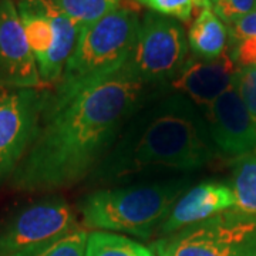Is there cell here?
<instances>
[{
	"mask_svg": "<svg viewBox=\"0 0 256 256\" xmlns=\"http://www.w3.org/2000/svg\"><path fill=\"white\" fill-rule=\"evenodd\" d=\"M212 9L224 22L232 24L256 9V0H210Z\"/></svg>",
	"mask_w": 256,
	"mask_h": 256,
	"instance_id": "cell-21",
	"label": "cell"
},
{
	"mask_svg": "<svg viewBox=\"0 0 256 256\" xmlns=\"http://www.w3.org/2000/svg\"><path fill=\"white\" fill-rule=\"evenodd\" d=\"M46 88L13 0H0V90Z\"/></svg>",
	"mask_w": 256,
	"mask_h": 256,
	"instance_id": "cell-10",
	"label": "cell"
},
{
	"mask_svg": "<svg viewBox=\"0 0 256 256\" xmlns=\"http://www.w3.org/2000/svg\"><path fill=\"white\" fill-rule=\"evenodd\" d=\"M214 158L201 108L180 92H151L127 121L92 174L96 184L118 182L158 171H194Z\"/></svg>",
	"mask_w": 256,
	"mask_h": 256,
	"instance_id": "cell-2",
	"label": "cell"
},
{
	"mask_svg": "<svg viewBox=\"0 0 256 256\" xmlns=\"http://www.w3.org/2000/svg\"><path fill=\"white\" fill-rule=\"evenodd\" d=\"M84 256H156L142 244L107 230H92L87 236Z\"/></svg>",
	"mask_w": 256,
	"mask_h": 256,
	"instance_id": "cell-16",
	"label": "cell"
},
{
	"mask_svg": "<svg viewBox=\"0 0 256 256\" xmlns=\"http://www.w3.org/2000/svg\"><path fill=\"white\" fill-rule=\"evenodd\" d=\"M16 6L42 82L46 87H54L82 28L48 0H18Z\"/></svg>",
	"mask_w": 256,
	"mask_h": 256,
	"instance_id": "cell-7",
	"label": "cell"
},
{
	"mask_svg": "<svg viewBox=\"0 0 256 256\" xmlns=\"http://www.w3.org/2000/svg\"><path fill=\"white\" fill-rule=\"evenodd\" d=\"M152 92L122 67L68 100L47 97L37 136L12 175V186L53 192L90 178Z\"/></svg>",
	"mask_w": 256,
	"mask_h": 256,
	"instance_id": "cell-1",
	"label": "cell"
},
{
	"mask_svg": "<svg viewBox=\"0 0 256 256\" xmlns=\"http://www.w3.org/2000/svg\"><path fill=\"white\" fill-rule=\"evenodd\" d=\"M230 57L240 67L256 66V37H249L235 43V48Z\"/></svg>",
	"mask_w": 256,
	"mask_h": 256,
	"instance_id": "cell-23",
	"label": "cell"
},
{
	"mask_svg": "<svg viewBox=\"0 0 256 256\" xmlns=\"http://www.w3.org/2000/svg\"><path fill=\"white\" fill-rule=\"evenodd\" d=\"M196 4H198V8H212V2L210 0H196Z\"/></svg>",
	"mask_w": 256,
	"mask_h": 256,
	"instance_id": "cell-24",
	"label": "cell"
},
{
	"mask_svg": "<svg viewBox=\"0 0 256 256\" xmlns=\"http://www.w3.org/2000/svg\"><path fill=\"white\" fill-rule=\"evenodd\" d=\"M188 38L174 18L146 13L138 28L137 40L126 70L148 87L168 84L188 60Z\"/></svg>",
	"mask_w": 256,
	"mask_h": 256,
	"instance_id": "cell-6",
	"label": "cell"
},
{
	"mask_svg": "<svg viewBox=\"0 0 256 256\" xmlns=\"http://www.w3.org/2000/svg\"><path fill=\"white\" fill-rule=\"evenodd\" d=\"M202 112L212 144L222 154L238 158L254 152L256 124L234 87Z\"/></svg>",
	"mask_w": 256,
	"mask_h": 256,
	"instance_id": "cell-11",
	"label": "cell"
},
{
	"mask_svg": "<svg viewBox=\"0 0 256 256\" xmlns=\"http://www.w3.org/2000/svg\"><path fill=\"white\" fill-rule=\"evenodd\" d=\"M80 224L62 196H47L18 208L0 228V256H26L64 238Z\"/></svg>",
	"mask_w": 256,
	"mask_h": 256,
	"instance_id": "cell-8",
	"label": "cell"
},
{
	"mask_svg": "<svg viewBox=\"0 0 256 256\" xmlns=\"http://www.w3.org/2000/svg\"><path fill=\"white\" fill-rule=\"evenodd\" d=\"M232 191L235 208L249 215H256V154L238 156L232 166Z\"/></svg>",
	"mask_w": 256,
	"mask_h": 256,
	"instance_id": "cell-15",
	"label": "cell"
},
{
	"mask_svg": "<svg viewBox=\"0 0 256 256\" xmlns=\"http://www.w3.org/2000/svg\"><path fill=\"white\" fill-rule=\"evenodd\" d=\"M232 87L236 90L256 124V66L238 67L234 76Z\"/></svg>",
	"mask_w": 256,
	"mask_h": 256,
	"instance_id": "cell-20",
	"label": "cell"
},
{
	"mask_svg": "<svg viewBox=\"0 0 256 256\" xmlns=\"http://www.w3.org/2000/svg\"><path fill=\"white\" fill-rule=\"evenodd\" d=\"M235 205L236 201L230 186L220 182H201L184 192L158 230L165 236L232 210Z\"/></svg>",
	"mask_w": 256,
	"mask_h": 256,
	"instance_id": "cell-13",
	"label": "cell"
},
{
	"mask_svg": "<svg viewBox=\"0 0 256 256\" xmlns=\"http://www.w3.org/2000/svg\"><path fill=\"white\" fill-rule=\"evenodd\" d=\"M87 236L88 234L84 229H78L26 256H84Z\"/></svg>",
	"mask_w": 256,
	"mask_h": 256,
	"instance_id": "cell-18",
	"label": "cell"
},
{
	"mask_svg": "<svg viewBox=\"0 0 256 256\" xmlns=\"http://www.w3.org/2000/svg\"><path fill=\"white\" fill-rule=\"evenodd\" d=\"M80 28H86L117 9L122 0H48Z\"/></svg>",
	"mask_w": 256,
	"mask_h": 256,
	"instance_id": "cell-17",
	"label": "cell"
},
{
	"mask_svg": "<svg viewBox=\"0 0 256 256\" xmlns=\"http://www.w3.org/2000/svg\"><path fill=\"white\" fill-rule=\"evenodd\" d=\"M229 36L234 40V43H238L249 37H256V9L232 23Z\"/></svg>",
	"mask_w": 256,
	"mask_h": 256,
	"instance_id": "cell-22",
	"label": "cell"
},
{
	"mask_svg": "<svg viewBox=\"0 0 256 256\" xmlns=\"http://www.w3.org/2000/svg\"><path fill=\"white\" fill-rule=\"evenodd\" d=\"M238 67L226 53L214 60L188 57L168 87L185 96L202 111L232 87Z\"/></svg>",
	"mask_w": 256,
	"mask_h": 256,
	"instance_id": "cell-12",
	"label": "cell"
},
{
	"mask_svg": "<svg viewBox=\"0 0 256 256\" xmlns=\"http://www.w3.org/2000/svg\"><path fill=\"white\" fill-rule=\"evenodd\" d=\"M186 38L195 57L214 60L226 53L229 32L212 8H204L192 22Z\"/></svg>",
	"mask_w": 256,
	"mask_h": 256,
	"instance_id": "cell-14",
	"label": "cell"
},
{
	"mask_svg": "<svg viewBox=\"0 0 256 256\" xmlns=\"http://www.w3.org/2000/svg\"><path fill=\"white\" fill-rule=\"evenodd\" d=\"M190 184L191 180L182 176L98 190L78 204V210L87 228L150 238L180 196L190 190Z\"/></svg>",
	"mask_w": 256,
	"mask_h": 256,
	"instance_id": "cell-4",
	"label": "cell"
},
{
	"mask_svg": "<svg viewBox=\"0 0 256 256\" xmlns=\"http://www.w3.org/2000/svg\"><path fill=\"white\" fill-rule=\"evenodd\" d=\"M152 13L180 22H190L194 9L198 6L196 0H132Z\"/></svg>",
	"mask_w": 256,
	"mask_h": 256,
	"instance_id": "cell-19",
	"label": "cell"
},
{
	"mask_svg": "<svg viewBox=\"0 0 256 256\" xmlns=\"http://www.w3.org/2000/svg\"><path fill=\"white\" fill-rule=\"evenodd\" d=\"M140 24L138 10L122 2L104 18L80 28L73 53L60 82L48 92V100H68L121 70L134 48Z\"/></svg>",
	"mask_w": 256,
	"mask_h": 256,
	"instance_id": "cell-3",
	"label": "cell"
},
{
	"mask_svg": "<svg viewBox=\"0 0 256 256\" xmlns=\"http://www.w3.org/2000/svg\"><path fill=\"white\" fill-rule=\"evenodd\" d=\"M48 90H0V188L10 181L38 131Z\"/></svg>",
	"mask_w": 256,
	"mask_h": 256,
	"instance_id": "cell-9",
	"label": "cell"
},
{
	"mask_svg": "<svg viewBox=\"0 0 256 256\" xmlns=\"http://www.w3.org/2000/svg\"><path fill=\"white\" fill-rule=\"evenodd\" d=\"M156 256H256V215L232 208L165 235Z\"/></svg>",
	"mask_w": 256,
	"mask_h": 256,
	"instance_id": "cell-5",
	"label": "cell"
}]
</instances>
